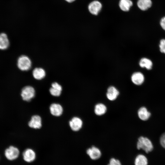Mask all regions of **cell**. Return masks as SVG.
<instances>
[{"label":"cell","instance_id":"484cf974","mask_svg":"<svg viewBox=\"0 0 165 165\" xmlns=\"http://www.w3.org/2000/svg\"><path fill=\"white\" fill-rule=\"evenodd\" d=\"M67 2L69 3L72 2H74L75 0H65Z\"/></svg>","mask_w":165,"mask_h":165},{"label":"cell","instance_id":"ba28073f","mask_svg":"<svg viewBox=\"0 0 165 165\" xmlns=\"http://www.w3.org/2000/svg\"><path fill=\"white\" fill-rule=\"evenodd\" d=\"M88 8L89 11L91 14L97 15L102 8V5L99 1H94L90 4Z\"/></svg>","mask_w":165,"mask_h":165},{"label":"cell","instance_id":"5bb4252c","mask_svg":"<svg viewBox=\"0 0 165 165\" xmlns=\"http://www.w3.org/2000/svg\"><path fill=\"white\" fill-rule=\"evenodd\" d=\"M9 41L7 35L4 33L0 34V49L4 50L9 46Z\"/></svg>","mask_w":165,"mask_h":165},{"label":"cell","instance_id":"6da1fadb","mask_svg":"<svg viewBox=\"0 0 165 165\" xmlns=\"http://www.w3.org/2000/svg\"><path fill=\"white\" fill-rule=\"evenodd\" d=\"M137 147L138 149H141L146 153H148L152 151L153 147L152 142L148 138L141 136L138 139Z\"/></svg>","mask_w":165,"mask_h":165},{"label":"cell","instance_id":"2e32d148","mask_svg":"<svg viewBox=\"0 0 165 165\" xmlns=\"http://www.w3.org/2000/svg\"><path fill=\"white\" fill-rule=\"evenodd\" d=\"M33 77L37 80H41L43 79L46 75V72L44 70L40 68H35L33 71Z\"/></svg>","mask_w":165,"mask_h":165},{"label":"cell","instance_id":"d6986e66","mask_svg":"<svg viewBox=\"0 0 165 165\" xmlns=\"http://www.w3.org/2000/svg\"><path fill=\"white\" fill-rule=\"evenodd\" d=\"M134 163L135 165H148V161L145 156L140 154L136 157Z\"/></svg>","mask_w":165,"mask_h":165},{"label":"cell","instance_id":"cb8c5ba5","mask_svg":"<svg viewBox=\"0 0 165 165\" xmlns=\"http://www.w3.org/2000/svg\"><path fill=\"white\" fill-rule=\"evenodd\" d=\"M160 142L161 145L165 148V132L161 136L160 139Z\"/></svg>","mask_w":165,"mask_h":165},{"label":"cell","instance_id":"30bf717a","mask_svg":"<svg viewBox=\"0 0 165 165\" xmlns=\"http://www.w3.org/2000/svg\"><path fill=\"white\" fill-rule=\"evenodd\" d=\"M23 156L24 160L27 162H31L35 159L36 154L34 151L30 148H28L24 151Z\"/></svg>","mask_w":165,"mask_h":165},{"label":"cell","instance_id":"ffe728a7","mask_svg":"<svg viewBox=\"0 0 165 165\" xmlns=\"http://www.w3.org/2000/svg\"><path fill=\"white\" fill-rule=\"evenodd\" d=\"M132 5V2L130 0H120L119 2L120 8L124 11H128Z\"/></svg>","mask_w":165,"mask_h":165},{"label":"cell","instance_id":"603a6c76","mask_svg":"<svg viewBox=\"0 0 165 165\" xmlns=\"http://www.w3.org/2000/svg\"><path fill=\"white\" fill-rule=\"evenodd\" d=\"M160 51L165 54V39H161L159 45Z\"/></svg>","mask_w":165,"mask_h":165},{"label":"cell","instance_id":"8fae6325","mask_svg":"<svg viewBox=\"0 0 165 165\" xmlns=\"http://www.w3.org/2000/svg\"><path fill=\"white\" fill-rule=\"evenodd\" d=\"M51 113L53 116H59L62 113L63 109L62 106L59 104H52L50 107Z\"/></svg>","mask_w":165,"mask_h":165},{"label":"cell","instance_id":"3957f363","mask_svg":"<svg viewBox=\"0 0 165 165\" xmlns=\"http://www.w3.org/2000/svg\"><path fill=\"white\" fill-rule=\"evenodd\" d=\"M21 95L24 100L29 101L35 97V91L32 86H26L22 89Z\"/></svg>","mask_w":165,"mask_h":165},{"label":"cell","instance_id":"9c48e42d","mask_svg":"<svg viewBox=\"0 0 165 165\" xmlns=\"http://www.w3.org/2000/svg\"><path fill=\"white\" fill-rule=\"evenodd\" d=\"M119 94L118 90L114 86H109L107 90L106 97L109 100L113 101L115 100Z\"/></svg>","mask_w":165,"mask_h":165},{"label":"cell","instance_id":"9a60e30c","mask_svg":"<svg viewBox=\"0 0 165 165\" xmlns=\"http://www.w3.org/2000/svg\"><path fill=\"white\" fill-rule=\"evenodd\" d=\"M138 115L139 118L143 121L148 120L151 116V113L144 107L140 108L138 111Z\"/></svg>","mask_w":165,"mask_h":165},{"label":"cell","instance_id":"7c38bea8","mask_svg":"<svg viewBox=\"0 0 165 165\" xmlns=\"http://www.w3.org/2000/svg\"><path fill=\"white\" fill-rule=\"evenodd\" d=\"M131 80L135 85H140L143 82L144 77L141 73L139 72H135L132 75Z\"/></svg>","mask_w":165,"mask_h":165},{"label":"cell","instance_id":"5b68a950","mask_svg":"<svg viewBox=\"0 0 165 165\" xmlns=\"http://www.w3.org/2000/svg\"><path fill=\"white\" fill-rule=\"evenodd\" d=\"M86 153L91 159L94 160L99 159L101 155V150L95 146L88 148L86 150Z\"/></svg>","mask_w":165,"mask_h":165},{"label":"cell","instance_id":"52a82bcc","mask_svg":"<svg viewBox=\"0 0 165 165\" xmlns=\"http://www.w3.org/2000/svg\"><path fill=\"white\" fill-rule=\"evenodd\" d=\"M28 125L30 127L33 128L35 129L40 128L42 125L41 117L37 115L33 116L29 121Z\"/></svg>","mask_w":165,"mask_h":165},{"label":"cell","instance_id":"7a4b0ae2","mask_svg":"<svg viewBox=\"0 0 165 165\" xmlns=\"http://www.w3.org/2000/svg\"><path fill=\"white\" fill-rule=\"evenodd\" d=\"M17 65L18 68L22 71H27L31 68V62L30 59L27 56L22 55L18 59Z\"/></svg>","mask_w":165,"mask_h":165},{"label":"cell","instance_id":"7402d4cb","mask_svg":"<svg viewBox=\"0 0 165 165\" xmlns=\"http://www.w3.org/2000/svg\"><path fill=\"white\" fill-rule=\"evenodd\" d=\"M108 165H122L120 161L115 158H111Z\"/></svg>","mask_w":165,"mask_h":165},{"label":"cell","instance_id":"d4e9b609","mask_svg":"<svg viewBox=\"0 0 165 165\" xmlns=\"http://www.w3.org/2000/svg\"><path fill=\"white\" fill-rule=\"evenodd\" d=\"M160 24L162 28L165 30V16L161 19L160 21Z\"/></svg>","mask_w":165,"mask_h":165},{"label":"cell","instance_id":"e0dca14e","mask_svg":"<svg viewBox=\"0 0 165 165\" xmlns=\"http://www.w3.org/2000/svg\"><path fill=\"white\" fill-rule=\"evenodd\" d=\"M107 108L106 106L102 103H98L94 107L95 113L97 116H101L106 112Z\"/></svg>","mask_w":165,"mask_h":165},{"label":"cell","instance_id":"277c9868","mask_svg":"<svg viewBox=\"0 0 165 165\" xmlns=\"http://www.w3.org/2000/svg\"><path fill=\"white\" fill-rule=\"evenodd\" d=\"M19 154V149L13 146H10L6 149L5 155L6 157L9 160H12L16 159Z\"/></svg>","mask_w":165,"mask_h":165},{"label":"cell","instance_id":"8992f818","mask_svg":"<svg viewBox=\"0 0 165 165\" xmlns=\"http://www.w3.org/2000/svg\"><path fill=\"white\" fill-rule=\"evenodd\" d=\"M82 121L79 118L75 117L69 121V124L71 129L74 131L79 130L82 127Z\"/></svg>","mask_w":165,"mask_h":165},{"label":"cell","instance_id":"ac0fdd59","mask_svg":"<svg viewBox=\"0 0 165 165\" xmlns=\"http://www.w3.org/2000/svg\"><path fill=\"white\" fill-rule=\"evenodd\" d=\"M152 5L151 0H138L137 5L142 10H146L150 8Z\"/></svg>","mask_w":165,"mask_h":165},{"label":"cell","instance_id":"44dd1931","mask_svg":"<svg viewBox=\"0 0 165 165\" xmlns=\"http://www.w3.org/2000/svg\"><path fill=\"white\" fill-rule=\"evenodd\" d=\"M139 64L141 68H145L148 70H150L152 68V63L150 59L143 58L140 61Z\"/></svg>","mask_w":165,"mask_h":165},{"label":"cell","instance_id":"4fadbf2b","mask_svg":"<svg viewBox=\"0 0 165 165\" xmlns=\"http://www.w3.org/2000/svg\"><path fill=\"white\" fill-rule=\"evenodd\" d=\"M62 90L61 86L57 82H53L50 89V94L53 96L58 97L60 95Z\"/></svg>","mask_w":165,"mask_h":165}]
</instances>
